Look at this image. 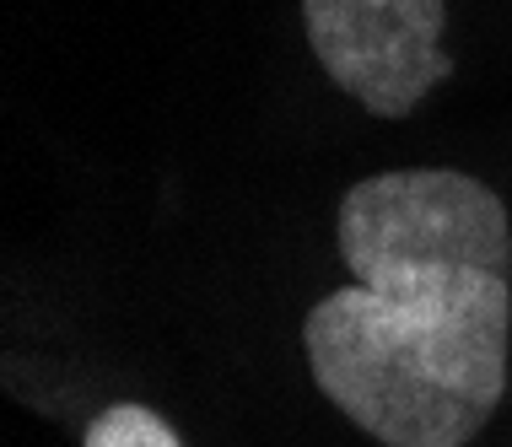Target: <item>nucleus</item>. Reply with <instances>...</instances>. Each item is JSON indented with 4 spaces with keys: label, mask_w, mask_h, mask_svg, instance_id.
Wrapping results in <instances>:
<instances>
[{
    "label": "nucleus",
    "mask_w": 512,
    "mask_h": 447,
    "mask_svg": "<svg viewBox=\"0 0 512 447\" xmlns=\"http://www.w3.org/2000/svg\"><path fill=\"white\" fill-rule=\"evenodd\" d=\"M512 275L383 270L308 313L313 383L383 447H464L507 394Z\"/></svg>",
    "instance_id": "1"
},
{
    "label": "nucleus",
    "mask_w": 512,
    "mask_h": 447,
    "mask_svg": "<svg viewBox=\"0 0 512 447\" xmlns=\"http://www.w3.org/2000/svg\"><path fill=\"white\" fill-rule=\"evenodd\" d=\"M335 243L356 281L383 270H496L512 275L502 194L453 167H394L345 189Z\"/></svg>",
    "instance_id": "2"
},
{
    "label": "nucleus",
    "mask_w": 512,
    "mask_h": 447,
    "mask_svg": "<svg viewBox=\"0 0 512 447\" xmlns=\"http://www.w3.org/2000/svg\"><path fill=\"white\" fill-rule=\"evenodd\" d=\"M313 60L367 114L405 119L453 76L442 54L448 0H302Z\"/></svg>",
    "instance_id": "3"
},
{
    "label": "nucleus",
    "mask_w": 512,
    "mask_h": 447,
    "mask_svg": "<svg viewBox=\"0 0 512 447\" xmlns=\"http://www.w3.org/2000/svg\"><path fill=\"white\" fill-rule=\"evenodd\" d=\"M81 447H184V442L146 404H108L98 421L87 426V442Z\"/></svg>",
    "instance_id": "4"
}]
</instances>
